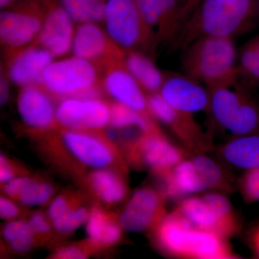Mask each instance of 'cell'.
Returning <instances> with one entry per match:
<instances>
[{"mask_svg": "<svg viewBox=\"0 0 259 259\" xmlns=\"http://www.w3.org/2000/svg\"><path fill=\"white\" fill-rule=\"evenodd\" d=\"M74 21L61 5L53 6L44 18L36 40L54 58L71 52L75 34Z\"/></svg>", "mask_w": 259, "mask_h": 259, "instance_id": "cell-11", "label": "cell"}, {"mask_svg": "<svg viewBox=\"0 0 259 259\" xmlns=\"http://www.w3.org/2000/svg\"><path fill=\"white\" fill-rule=\"evenodd\" d=\"M158 93L172 107L185 113L193 115L209 107L208 89L187 75L165 76Z\"/></svg>", "mask_w": 259, "mask_h": 259, "instance_id": "cell-9", "label": "cell"}, {"mask_svg": "<svg viewBox=\"0 0 259 259\" xmlns=\"http://www.w3.org/2000/svg\"><path fill=\"white\" fill-rule=\"evenodd\" d=\"M61 5L79 25L103 21L105 3L102 0H61Z\"/></svg>", "mask_w": 259, "mask_h": 259, "instance_id": "cell-29", "label": "cell"}, {"mask_svg": "<svg viewBox=\"0 0 259 259\" xmlns=\"http://www.w3.org/2000/svg\"><path fill=\"white\" fill-rule=\"evenodd\" d=\"M87 233L90 239L96 244L112 245L121 236L120 224L110 221L102 211L94 209L89 214L86 223Z\"/></svg>", "mask_w": 259, "mask_h": 259, "instance_id": "cell-24", "label": "cell"}, {"mask_svg": "<svg viewBox=\"0 0 259 259\" xmlns=\"http://www.w3.org/2000/svg\"><path fill=\"white\" fill-rule=\"evenodd\" d=\"M28 180V178H24V177L13 179L8 183L5 184V192L10 197L18 198Z\"/></svg>", "mask_w": 259, "mask_h": 259, "instance_id": "cell-38", "label": "cell"}, {"mask_svg": "<svg viewBox=\"0 0 259 259\" xmlns=\"http://www.w3.org/2000/svg\"><path fill=\"white\" fill-rule=\"evenodd\" d=\"M148 105L153 118L168 126L186 147L197 153L208 148V142L193 115L174 108L158 93L148 95Z\"/></svg>", "mask_w": 259, "mask_h": 259, "instance_id": "cell-7", "label": "cell"}, {"mask_svg": "<svg viewBox=\"0 0 259 259\" xmlns=\"http://www.w3.org/2000/svg\"><path fill=\"white\" fill-rule=\"evenodd\" d=\"M227 130L238 136L258 134L259 132V106L245 96Z\"/></svg>", "mask_w": 259, "mask_h": 259, "instance_id": "cell-28", "label": "cell"}, {"mask_svg": "<svg viewBox=\"0 0 259 259\" xmlns=\"http://www.w3.org/2000/svg\"><path fill=\"white\" fill-rule=\"evenodd\" d=\"M163 178L166 197L178 198L207 190L191 160H183Z\"/></svg>", "mask_w": 259, "mask_h": 259, "instance_id": "cell-20", "label": "cell"}, {"mask_svg": "<svg viewBox=\"0 0 259 259\" xmlns=\"http://www.w3.org/2000/svg\"><path fill=\"white\" fill-rule=\"evenodd\" d=\"M123 49L112 41L97 23L80 24L75 30L71 53L73 56L95 64L102 59H123Z\"/></svg>", "mask_w": 259, "mask_h": 259, "instance_id": "cell-13", "label": "cell"}, {"mask_svg": "<svg viewBox=\"0 0 259 259\" xmlns=\"http://www.w3.org/2000/svg\"><path fill=\"white\" fill-rule=\"evenodd\" d=\"M208 90L209 109L218 123L227 129L246 95L241 92L232 90L229 87H219Z\"/></svg>", "mask_w": 259, "mask_h": 259, "instance_id": "cell-23", "label": "cell"}, {"mask_svg": "<svg viewBox=\"0 0 259 259\" xmlns=\"http://www.w3.org/2000/svg\"><path fill=\"white\" fill-rule=\"evenodd\" d=\"M18 214V208L10 199H0V216L3 219L10 221L14 219Z\"/></svg>", "mask_w": 259, "mask_h": 259, "instance_id": "cell-37", "label": "cell"}, {"mask_svg": "<svg viewBox=\"0 0 259 259\" xmlns=\"http://www.w3.org/2000/svg\"><path fill=\"white\" fill-rule=\"evenodd\" d=\"M114 129L137 128L142 133L159 132L150 117L116 102L110 107V123Z\"/></svg>", "mask_w": 259, "mask_h": 259, "instance_id": "cell-25", "label": "cell"}, {"mask_svg": "<svg viewBox=\"0 0 259 259\" xmlns=\"http://www.w3.org/2000/svg\"><path fill=\"white\" fill-rule=\"evenodd\" d=\"M240 189L245 202H259V167L245 171L240 181Z\"/></svg>", "mask_w": 259, "mask_h": 259, "instance_id": "cell-34", "label": "cell"}, {"mask_svg": "<svg viewBox=\"0 0 259 259\" xmlns=\"http://www.w3.org/2000/svg\"><path fill=\"white\" fill-rule=\"evenodd\" d=\"M233 38L202 37L187 47L183 60L186 75L207 89L234 86L239 76Z\"/></svg>", "mask_w": 259, "mask_h": 259, "instance_id": "cell-2", "label": "cell"}, {"mask_svg": "<svg viewBox=\"0 0 259 259\" xmlns=\"http://www.w3.org/2000/svg\"><path fill=\"white\" fill-rule=\"evenodd\" d=\"M238 71L259 82V36L251 39L241 49Z\"/></svg>", "mask_w": 259, "mask_h": 259, "instance_id": "cell-32", "label": "cell"}, {"mask_svg": "<svg viewBox=\"0 0 259 259\" xmlns=\"http://www.w3.org/2000/svg\"><path fill=\"white\" fill-rule=\"evenodd\" d=\"M33 232L28 223L12 221L3 229V236L9 242L12 248L17 252H26L31 248Z\"/></svg>", "mask_w": 259, "mask_h": 259, "instance_id": "cell-30", "label": "cell"}, {"mask_svg": "<svg viewBox=\"0 0 259 259\" xmlns=\"http://www.w3.org/2000/svg\"><path fill=\"white\" fill-rule=\"evenodd\" d=\"M56 121L72 131L104 128L110 123V107L100 98H64L56 107Z\"/></svg>", "mask_w": 259, "mask_h": 259, "instance_id": "cell-6", "label": "cell"}, {"mask_svg": "<svg viewBox=\"0 0 259 259\" xmlns=\"http://www.w3.org/2000/svg\"><path fill=\"white\" fill-rule=\"evenodd\" d=\"M98 82L95 64L73 56L53 61L42 76L40 86L61 98L81 97Z\"/></svg>", "mask_w": 259, "mask_h": 259, "instance_id": "cell-4", "label": "cell"}, {"mask_svg": "<svg viewBox=\"0 0 259 259\" xmlns=\"http://www.w3.org/2000/svg\"><path fill=\"white\" fill-rule=\"evenodd\" d=\"M30 229L33 233H47L50 231V226L45 216L40 213H36L30 218L28 222Z\"/></svg>", "mask_w": 259, "mask_h": 259, "instance_id": "cell-36", "label": "cell"}, {"mask_svg": "<svg viewBox=\"0 0 259 259\" xmlns=\"http://www.w3.org/2000/svg\"><path fill=\"white\" fill-rule=\"evenodd\" d=\"M88 211L84 208L69 209L64 215L53 221L56 231L62 233H69L79 229L87 223Z\"/></svg>", "mask_w": 259, "mask_h": 259, "instance_id": "cell-33", "label": "cell"}, {"mask_svg": "<svg viewBox=\"0 0 259 259\" xmlns=\"http://www.w3.org/2000/svg\"><path fill=\"white\" fill-rule=\"evenodd\" d=\"M160 246L172 256L194 259H233L228 238L197 229L176 210L162 220L157 228Z\"/></svg>", "mask_w": 259, "mask_h": 259, "instance_id": "cell-1", "label": "cell"}, {"mask_svg": "<svg viewBox=\"0 0 259 259\" xmlns=\"http://www.w3.org/2000/svg\"><path fill=\"white\" fill-rule=\"evenodd\" d=\"M14 172L10 166L6 158L1 154L0 156V181L2 183L7 184L13 180L14 177Z\"/></svg>", "mask_w": 259, "mask_h": 259, "instance_id": "cell-39", "label": "cell"}, {"mask_svg": "<svg viewBox=\"0 0 259 259\" xmlns=\"http://www.w3.org/2000/svg\"><path fill=\"white\" fill-rule=\"evenodd\" d=\"M103 87L116 102L131 107L150 118L152 117L148 110V96L125 67L124 59L116 61L108 69L104 77Z\"/></svg>", "mask_w": 259, "mask_h": 259, "instance_id": "cell-10", "label": "cell"}, {"mask_svg": "<svg viewBox=\"0 0 259 259\" xmlns=\"http://www.w3.org/2000/svg\"><path fill=\"white\" fill-rule=\"evenodd\" d=\"M190 160L203 181L206 188L221 192L231 191V182L228 175L212 158L202 153H198Z\"/></svg>", "mask_w": 259, "mask_h": 259, "instance_id": "cell-27", "label": "cell"}, {"mask_svg": "<svg viewBox=\"0 0 259 259\" xmlns=\"http://www.w3.org/2000/svg\"><path fill=\"white\" fill-rule=\"evenodd\" d=\"M57 256L60 258L81 259L84 258V253L74 247H69L59 250Z\"/></svg>", "mask_w": 259, "mask_h": 259, "instance_id": "cell-40", "label": "cell"}, {"mask_svg": "<svg viewBox=\"0 0 259 259\" xmlns=\"http://www.w3.org/2000/svg\"><path fill=\"white\" fill-rule=\"evenodd\" d=\"M18 100L20 117L29 127L44 129L56 120V107L49 93L40 85L22 88Z\"/></svg>", "mask_w": 259, "mask_h": 259, "instance_id": "cell-16", "label": "cell"}, {"mask_svg": "<svg viewBox=\"0 0 259 259\" xmlns=\"http://www.w3.org/2000/svg\"><path fill=\"white\" fill-rule=\"evenodd\" d=\"M44 19L36 13L19 10L0 15V39L5 47L18 49L37 38Z\"/></svg>", "mask_w": 259, "mask_h": 259, "instance_id": "cell-15", "label": "cell"}, {"mask_svg": "<svg viewBox=\"0 0 259 259\" xmlns=\"http://www.w3.org/2000/svg\"><path fill=\"white\" fill-rule=\"evenodd\" d=\"M69 209L67 202L64 197H56L49 205L48 214H49V218L54 221L64 215Z\"/></svg>", "mask_w": 259, "mask_h": 259, "instance_id": "cell-35", "label": "cell"}, {"mask_svg": "<svg viewBox=\"0 0 259 259\" xmlns=\"http://www.w3.org/2000/svg\"><path fill=\"white\" fill-rule=\"evenodd\" d=\"M165 194L151 189H141L133 194L121 213L119 224L122 229L131 233L146 231L159 224L166 217Z\"/></svg>", "mask_w": 259, "mask_h": 259, "instance_id": "cell-8", "label": "cell"}, {"mask_svg": "<svg viewBox=\"0 0 259 259\" xmlns=\"http://www.w3.org/2000/svg\"><path fill=\"white\" fill-rule=\"evenodd\" d=\"M138 154L144 164L162 177L185 159V153L160 132L145 133L135 144Z\"/></svg>", "mask_w": 259, "mask_h": 259, "instance_id": "cell-12", "label": "cell"}, {"mask_svg": "<svg viewBox=\"0 0 259 259\" xmlns=\"http://www.w3.org/2000/svg\"><path fill=\"white\" fill-rule=\"evenodd\" d=\"M200 1L201 0H180L184 12H185L186 18H188L189 15L192 14Z\"/></svg>", "mask_w": 259, "mask_h": 259, "instance_id": "cell-42", "label": "cell"}, {"mask_svg": "<svg viewBox=\"0 0 259 259\" xmlns=\"http://www.w3.org/2000/svg\"><path fill=\"white\" fill-rule=\"evenodd\" d=\"M53 194L54 188L52 186L28 179L18 198L24 205L36 207L47 203Z\"/></svg>", "mask_w": 259, "mask_h": 259, "instance_id": "cell-31", "label": "cell"}, {"mask_svg": "<svg viewBox=\"0 0 259 259\" xmlns=\"http://www.w3.org/2000/svg\"><path fill=\"white\" fill-rule=\"evenodd\" d=\"M14 0H0V6L2 8H6L7 6L11 4Z\"/></svg>", "mask_w": 259, "mask_h": 259, "instance_id": "cell-44", "label": "cell"}, {"mask_svg": "<svg viewBox=\"0 0 259 259\" xmlns=\"http://www.w3.org/2000/svg\"><path fill=\"white\" fill-rule=\"evenodd\" d=\"M90 182L95 193L104 202L115 204L120 202L126 194L122 181L108 170L99 168L92 174Z\"/></svg>", "mask_w": 259, "mask_h": 259, "instance_id": "cell-26", "label": "cell"}, {"mask_svg": "<svg viewBox=\"0 0 259 259\" xmlns=\"http://www.w3.org/2000/svg\"><path fill=\"white\" fill-rule=\"evenodd\" d=\"M9 78H7L5 74L1 75L0 79V102L3 105L6 103L9 98Z\"/></svg>", "mask_w": 259, "mask_h": 259, "instance_id": "cell-41", "label": "cell"}, {"mask_svg": "<svg viewBox=\"0 0 259 259\" xmlns=\"http://www.w3.org/2000/svg\"><path fill=\"white\" fill-rule=\"evenodd\" d=\"M223 159L231 166L246 170L259 167V134L238 136L221 148Z\"/></svg>", "mask_w": 259, "mask_h": 259, "instance_id": "cell-21", "label": "cell"}, {"mask_svg": "<svg viewBox=\"0 0 259 259\" xmlns=\"http://www.w3.org/2000/svg\"><path fill=\"white\" fill-rule=\"evenodd\" d=\"M124 64L143 90L150 94L159 93L165 76L147 56L131 50L125 56Z\"/></svg>", "mask_w": 259, "mask_h": 259, "instance_id": "cell-22", "label": "cell"}, {"mask_svg": "<svg viewBox=\"0 0 259 259\" xmlns=\"http://www.w3.org/2000/svg\"><path fill=\"white\" fill-rule=\"evenodd\" d=\"M103 21L107 35L124 51L134 50L153 34L141 17L136 0H107Z\"/></svg>", "mask_w": 259, "mask_h": 259, "instance_id": "cell-5", "label": "cell"}, {"mask_svg": "<svg viewBox=\"0 0 259 259\" xmlns=\"http://www.w3.org/2000/svg\"><path fill=\"white\" fill-rule=\"evenodd\" d=\"M253 0H201L186 22L185 44L202 37H233L248 23Z\"/></svg>", "mask_w": 259, "mask_h": 259, "instance_id": "cell-3", "label": "cell"}, {"mask_svg": "<svg viewBox=\"0 0 259 259\" xmlns=\"http://www.w3.org/2000/svg\"><path fill=\"white\" fill-rule=\"evenodd\" d=\"M63 142L81 163L92 168H104L112 163L114 154L104 141L85 131L66 130Z\"/></svg>", "mask_w": 259, "mask_h": 259, "instance_id": "cell-18", "label": "cell"}, {"mask_svg": "<svg viewBox=\"0 0 259 259\" xmlns=\"http://www.w3.org/2000/svg\"><path fill=\"white\" fill-rule=\"evenodd\" d=\"M250 245L255 256L259 258V225L252 232L250 236Z\"/></svg>", "mask_w": 259, "mask_h": 259, "instance_id": "cell-43", "label": "cell"}, {"mask_svg": "<svg viewBox=\"0 0 259 259\" xmlns=\"http://www.w3.org/2000/svg\"><path fill=\"white\" fill-rule=\"evenodd\" d=\"M54 61V56L40 47L20 51L10 61L8 78L18 86L40 85L44 71Z\"/></svg>", "mask_w": 259, "mask_h": 259, "instance_id": "cell-17", "label": "cell"}, {"mask_svg": "<svg viewBox=\"0 0 259 259\" xmlns=\"http://www.w3.org/2000/svg\"><path fill=\"white\" fill-rule=\"evenodd\" d=\"M144 23L163 38L177 35L187 18L180 0H136Z\"/></svg>", "mask_w": 259, "mask_h": 259, "instance_id": "cell-14", "label": "cell"}, {"mask_svg": "<svg viewBox=\"0 0 259 259\" xmlns=\"http://www.w3.org/2000/svg\"><path fill=\"white\" fill-rule=\"evenodd\" d=\"M177 212L186 218L197 229L212 232L229 239L240 232L223 219L203 197H189L183 199L176 209Z\"/></svg>", "mask_w": 259, "mask_h": 259, "instance_id": "cell-19", "label": "cell"}]
</instances>
